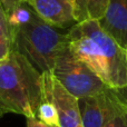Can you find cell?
I'll use <instances>...</instances> for the list:
<instances>
[{
  "label": "cell",
  "mask_w": 127,
  "mask_h": 127,
  "mask_svg": "<svg viewBox=\"0 0 127 127\" xmlns=\"http://www.w3.org/2000/svg\"><path fill=\"white\" fill-rule=\"evenodd\" d=\"M98 21L101 28L125 48L127 46V0H108L105 15Z\"/></svg>",
  "instance_id": "obj_8"
},
{
  "label": "cell",
  "mask_w": 127,
  "mask_h": 127,
  "mask_svg": "<svg viewBox=\"0 0 127 127\" xmlns=\"http://www.w3.org/2000/svg\"><path fill=\"white\" fill-rule=\"evenodd\" d=\"M119 92L110 89L103 94L78 98L83 127H104L113 117L123 112L126 97Z\"/></svg>",
  "instance_id": "obj_5"
},
{
  "label": "cell",
  "mask_w": 127,
  "mask_h": 127,
  "mask_svg": "<svg viewBox=\"0 0 127 127\" xmlns=\"http://www.w3.org/2000/svg\"><path fill=\"white\" fill-rule=\"evenodd\" d=\"M37 118L48 125L59 126V116L53 101L46 97H42V100L39 105L37 112Z\"/></svg>",
  "instance_id": "obj_11"
},
{
  "label": "cell",
  "mask_w": 127,
  "mask_h": 127,
  "mask_svg": "<svg viewBox=\"0 0 127 127\" xmlns=\"http://www.w3.org/2000/svg\"><path fill=\"white\" fill-rule=\"evenodd\" d=\"M104 127H127V114L124 108L123 112L114 116Z\"/></svg>",
  "instance_id": "obj_12"
},
{
  "label": "cell",
  "mask_w": 127,
  "mask_h": 127,
  "mask_svg": "<svg viewBox=\"0 0 127 127\" xmlns=\"http://www.w3.org/2000/svg\"><path fill=\"white\" fill-rule=\"evenodd\" d=\"M12 29V49L27 58L41 74L51 72L58 56L67 47L68 29L46 22L28 2L7 15Z\"/></svg>",
  "instance_id": "obj_2"
},
{
  "label": "cell",
  "mask_w": 127,
  "mask_h": 127,
  "mask_svg": "<svg viewBox=\"0 0 127 127\" xmlns=\"http://www.w3.org/2000/svg\"><path fill=\"white\" fill-rule=\"evenodd\" d=\"M124 108H125V112H126V114H127V98L124 100Z\"/></svg>",
  "instance_id": "obj_16"
},
{
  "label": "cell",
  "mask_w": 127,
  "mask_h": 127,
  "mask_svg": "<svg viewBox=\"0 0 127 127\" xmlns=\"http://www.w3.org/2000/svg\"><path fill=\"white\" fill-rule=\"evenodd\" d=\"M51 74L77 98L106 93L109 88L86 64L76 58L66 47L58 56Z\"/></svg>",
  "instance_id": "obj_4"
},
{
  "label": "cell",
  "mask_w": 127,
  "mask_h": 127,
  "mask_svg": "<svg viewBox=\"0 0 127 127\" xmlns=\"http://www.w3.org/2000/svg\"><path fill=\"white\" fill-rule=\"evenodd\" d=\"M44 97L53 101L59 116L60 127H83L78 98L71 95L51 72L42 74Z\"/></svg>",
  "instance_id": "obj_6"
},
{
  "label": "cell",
  "mask_w": 127,
  "mask_h": 127,
  "mask_svg": "<svg viewBox=\"0 0 127 127\" xmlns=\"http://www.w3.org/2000/svg\"><path fill=\"white\" fill-rule=\"evenodd\" d=\"M108 0H74V16L77 22L100 20L107 9Z\"/></svg>",
  "instance_id": "obj_9"
},
{
  "label": "cell",
  "mask_w": 127,
  "mask_h": 127,
  "mask_svg": "<svg viewBox=\"0 0 127 127\" xmlns=\"http://www.w3.org/2000/svg\"><path fill=\"white\" fill-rule=\"evenodd\" d=\"M46 22L62 29L77 24L74 16V0H26Z\"/></svg>",
  "instance_id": "obj_7"
},
{
  "label": "cell",
  "mask_w": 127,
  "mask_h": 127,
  "mask_svg": "<svg viewBox=\"0 0 127 127\" xmlns=\"http://www.w3.org/2000/svg\"><path fill=\"white\" fill-rule=\"evenodd\" d=\"M4 114H6V112H4V110H3V108H2L1 106H0V117H2Z\"/></svg>",
  "instance_id": "obj_15"
},
{
  "label": "cell",
  "mask_w": 127,
  "mask_h": 127,
  "mask_svg": "<svg viewBox=\"0 0 127 127\" xmlns=\"http://www.w3.org/2000/svg\"><path fill=\"white\" fill-rule=\"evenodd\" d=\"M27 127H60L56 125H48L38 118H27Z\"/></svg>",
  "instance_id": "obj_14"
},
{
  "label": "cell",
  "mask_w": 127,
  "mask_h": 127,
  "mask_svg": "<svg viewBox=\"0 0 127 127\" xmlns=\"http://www.w3.org/2000/svg\"><path fill=\"white\" fill-rule=\"evenodd\" d=\"M125 50H126V54H127V46L125 47Z\"/></svg>",
  "instance_id": "obj_17"
},
{
  "label": "cell",
  "mask_w": 127,
  "mask_h": 127,
  "mask_svg": "<svg viewBox=\"0 0 127 127\" xmlns=\"http://www.w3.org/2000/svg\"><path fill=\"white\" fill-rule=\"evenodd\" d=\"M22 2H26V0H0V4L2 6L7 15L10 13L12 10H15Z\"/></svg>",
  "instance_id": "obj_13"
},
{
  "label": "cell",
  "mask_w": 127,
  "mask_h": 127,
  "mask_svg": "<svg viewBox=\"0 0 127 127\" xmlns=\"http://www.w3.org/2000/svg\"><path fill=\"white\" fill-rule=\"evenodd\" d=\"M12 29L8 21L6 11L0 4V60L12 50Z\"/></svg>",
  "instance_id": "obj_10"
},
{
  "label": "cell",
  "mask_w": 127,
  "mask_h": 127,
  "mask_svg": "<svg viewBox=\"0 0 127 127\" xmlns=\"http://www.w3.org/2000/svg\"><path fill=\"white\" fill-rule=\"evenodd\" d=\"M67 47L71 54L88 66L109 88L127 87V54L98 20L77 22L68 29Z\"/></svg>",
  "instance_id": "obj_1"
},
{
  "label": "cell",
  "mask_w": 127,
  "mask_h": 127,
  "mask_svg": "<svg viewBox=\"0 0 127 127\" xmlns=\"http://www.w3.org/2000/svg\"><path fill=\"white\" fill-rule=\"evenodd\" d=\"M42 97V74L25 56L12 49L0 60V106L6 114L37 118Z\"/></svg>",
  "instance_id": "obj_3"
}]
</instances>
